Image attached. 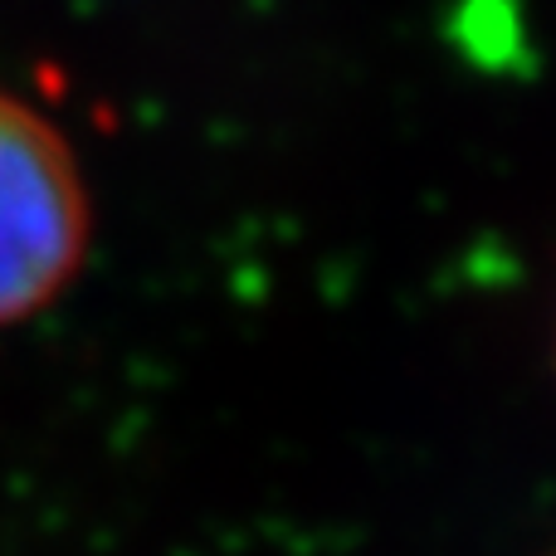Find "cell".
Wrapping results in <instances>:
<instances>
[{
	"mask_svg": "<svg viewBox=\"0 0 556 556\" xmlns=\"http://www.w3.org/2000/svg\"><path fill=\"white\" fill-rule=\"evenodd\" d=\"M93 205L68 137L0 84V327L45 313L88 260Z\"/></svg>",
	"mask_w": 556,
	"mask_h": 556,
	"instance_id": "obj_1",
	"label": "cell"
}]
</instances>
